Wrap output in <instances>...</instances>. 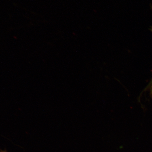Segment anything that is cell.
Returning a JSON list of instances; mask_svg holds the SVG:
<instances>
[{"instance_id":"1","label":"cell","mask_w":152,"mask_h":152,"mask_svg":"<svg viewBox=\"0 0 152 152\" xmlns=\"http://www.w3.org/2000/svg\"><path fill=\"white\" fill-rule=\"evenodd\" d=\"M0 152H7L6 149H5L4 151H3L1 149H0Z\"/></svg>"}]
</instances>
